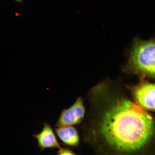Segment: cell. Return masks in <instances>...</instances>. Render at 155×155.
I'll return each instance as SVG.
<instances>
[{
	"mask_svg": "<svg viewBox=\"0 0 155 155\" xmlns=\"http://www.w3.org/2000/svg\"><path fill=\"white\" fill-rule=\"evenodd\" d=\"M90 104L88 138L100 151L136 150L152 133L153 120L149 114L128 100L113 99L108 90L98 95Z\"/></svg>",
	"mask_w": 155,
	"mask_h": 155,
	"instance_id": "cell-1",
	"label": "cell"
},
{
	"mask_svg": "<svg viewBox=\"0 0 155 155\" xmlns=\"http://www.w3.org/2000/svg\"><path fill=\"white\" fill-rule=\"evenodd\" d=\"M125 72L155 80V38L144 40L135 38L130 50Z\"/></svg>",
	"mask_w": 155,
	"mask_h": 155,
	"instance_id": "cell-2",
	"label": "cell"
},
{
	"mask_svg": "<svg viewBox=\"0 0 155 155\" xmlns=\"http://www.w3.org/2000/svg\"><path fill=\"white\" fill-rule=\"evenodd\" d=\"M140 80L135 85L127 87L131 91L139 105L143 108L155 110V83L140 78Z\"/></svg>",
	"mask_w": 155,
	"mask_h": 155,
	"instance_id": "cell-3",
	"label": "cell"
},
{
	"mask_svg": "<svg viewBox=\"0 0 155 155\" xmlns=\"http://www.w3.org/2000/svg\"><path fill=\"white\" fill-rule=\"evenodd\" d=\"M85 112L83 100L79 97L73 104L62 111L56 126L59 127L78 124L83 121Z\"/></svg>",
	"mask_w": 155,
	"mask_h": 155,
	"instance_id": "cell-4",
	"label": "cell"
},
{
	"mask_svg": "<svg viewBox=\"0 0 155 155\" xmlns=\"http://www.w3.org/2000/svg\"><path fill=\"white\" fill-rule=\"evenodd\" d=\"M32 136L36 139L41 151L46 148H61L52 127L46 123H44L41 132Z\"/></svg>",
	"mask_w": 155,
	"mask_h": 155,
	"instance_id": "cell-5",
	"label": "cell"
},
{
	"mask_svg": "<svg viewBox=\"0 0 155 155\" xmlns=\"http://www.w3.org/2000/svg\"><path fill=\"white\" fill-rule=\"evenodd\" d=\"M55 130L58 137L64 144L75 146L79 144V137L78 132L72 126L58 127Z\"/></svg>",
	"mask_w": 155,
	"mask_h": 155,
	"instance_id": "cell-6",
	"label": "cell"
},
{
	"mask_svg": "<svg viewBox=\"0 0 155 155\" xmlns=\"http://www.w3.org/2000/svg\"><path fill=\"white\" fill-rule=\"evenodd\" d=\"M57 154L60 155H74L75 154L71 150L68 148H61L59 149Z\"/></svg>",
	"mask_w": 155,
	"mask_h": 155,
	"instance_id": "cell-7",
	"label": "cell"
},
{
	"mask_svg": "<svg viewBox=\"0 0 155 155\" xmlns=\"http://www.w3.org/2000/svg\"><path fill=\"white\" fill-rule=\"evenodd\" d=\"M14 0L19 2H21L22 1V0Z\"/></svg>",
	"mask_w": 155,
	"mask_h": 155,
	"instance_id": "cell-8",
	"label": "cell"
}]
</instances>
